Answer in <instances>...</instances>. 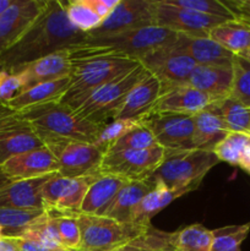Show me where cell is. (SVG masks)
<instances>
[{
    "instance_id": "cell-1",
    "label": "cell",
    "mask_w": 250,
    "mask_h": 251,
    "mask_svg": "<svg viewBox=\"0 0 250 251\" xmlns=\"http://www.w3.org/2000/svg\"><path fill=\"white\" fill-rule=\"evenodd\" d=\"M66 2L47 0L43 11L26 33L7 50L0 54L2 70L19 73L24 66L56 51L73 49L88 38L66 16Z\"/></svg>"
},
{
    "instance_id": "cell-2",
    "label": "cell",
    "mask_w": 250,
    "mask_h": 251,
    "mask_svg": "<svg viewBox=\"0 0 250 251\" xmlns=\"http://www.w3.org/2000/svg\"><path fill=\"white\" fill-rule=\"evenodd\" d=\"M70 87L60 102L74 110L100 86L130 73L141 64L129 56L105 53L82 44L70 49Z\"/></svg>"
},
{
    "instance_id": "cell-3",
    "label": "cell",
    "mask_w": 250,
    "mask_h": 251,
    "mask_svg": "<svg viewBox=\"0 0 250 251\" xmlns=\"http://www.w3.org/2000/svg\"><path fill=\"white\" fill-rule=\"evenodd\" d=\"M220 163L212 151L203 150H164L163 161L147 179L168 189H189L200 186L206 174Z\"/></svg>"
},
{
    "instance_id": "cell-4",
    "label": "cell",
    "mask_w": 250,
    "mask_h": 251,
    "mask_svg": "<svg viewBox=\"0 0 250 251\" xmlns=\"http://www.w3.org/2000/svg\"><path fill=\"white\" fill-rule=\"evenodd\" d=\"M31 124L36 132L96 144L102 126L82 119L77 113L61 102L37 105L17 113Z\"/></svg>"
},
{
    "instance_id": "cell-5",
    "label": "cell",
    "mask_w": 250,
    "mask_h": 251,
    "mask_svg": "<svg viewBox=\"0 0 250 251\" xmlns=\"http://www.w3.org/2000/svg\"><path fill=\"white\" fill-rule=\"evenodd\" d=\"M178 33L158 26L120 32L109 36L88 37L82 46L93 47L105 53L120 54L140 61L147 54L175 43Z\"/></svg>"
},
{
    "instance_id": "cell-6",
    "label": "cell",
    "mask_w": 250,
    "mask_h": 251,
    "mask_svg": "<svg viewBox=\"0 0 250 251\" xmlns=\"http://www.w3.org/2000/svg\"><path fill=\"white\" fill-rule=\"evenodd\" d=\"M147 73L149 71L140 64L130 73L124 74L97 88L80 107L76 108L75 112L82 119L104 126L108 123L115 120L130 91Z\"/></svg>"
},
{
    "instance_id": "cell-7",
    "label": "cell",
    "mask_w": 250,
    "mask_h": 251,
    "mask_svg": "<svg viewBox=\"0 0 250 251\" xmlns=\"http://www.w3.org/2000/svg\"><path fill=\"white\" fill-rule=\"evenodd\" d=\"M44 146L53 153L59 164L60 176L82 178L100 174L105 152L95 144L36 132Z\"/></svg>"
},
{
    "instance_id": "cell-8",
    "label": "cell",
    "mask_w": 250,
    "mask_h": 251,
    "mask_svg": "<svg viewBox=\"0 0 250 251\" xmlns=\"http://www.w3.org/2000/svg\"><path fill=\"white\" fill-rule=\"evenodd\" d=\"M81 232L78 251H113L146 232L134 223H120L105 216L77 215ZM151 227V226H150Z\"/></svg>"
},
{
    "instance_id": "cell-9",
    "label": "cell",
    "mask_w": 250,
    "mask_h": 251,
    "mask_svg": "<svg viewBox=\"0 0 250 251\" xmlns=\"http://www.w3.org/2000/svg\"><path fill=\"white\" fill-rule=\"evenodd\" d=\"M141 65L161 83V92L176 86L188 85L196 63L175 43L157 49L140 60Z\"/></svg>"
},
{
    "instance_id": "cell-10",
    "label": "cell",
    "mask_w": 250,
    "mask_h": 251,
    "mask_svg": "<svg viewBox=\"0 0 250 251\" xmlns=\"http://www.w3.org/2000/svg\"><path fill=\"white\" fill-rule=\"evenodd\" d=\"M95 176L66 178L55 173L42 189L44 211L47 213L77 216Z\"/></svg>"
},
{
    "instance_id": "cell-11",
    "label": "cell",
    "mask_w": 250,
    "mask_h": 251,
    "mask_svg": "<svg viewBox=\"0 0 250 251\" xmlns=\"http://www.w3.org/2000/svg\"><path fill=\"white\" fill-rule=\"evenodd\" d=\"M164 157V149L161 146L140 151H109L102 159L100 173L112 174L127 181L147 179Z\"/></svg>"
},
{
    "instance_id": "cell-12",
    "label": "cell",
    "mask_w": 250,
    "mask_h": 251,
    "mask_svg": "<svg viewBox=\"0 0 250 251\" xmlns=\"http://www.w3.org/2000/svg\"><path fill=\"white\" fill-rule=\"evenodd\" d=\"M150 26H156L153 0H119L109 16L88 37L109 36Z\"/></svg>"
},
{
    "instance_id": "cell-13",
    "label": "cell",
    "mask_w": 250,
    "mask_h": 251,
    "mask_svg": "<svg viewBox=\"0 0 250 251\" xmlns=\"http://www.w3.org/2000/svg\"><path fill=\"white\" fill-rule=\"evenodd\" d=\"M153 6L156 26L171 29L178 34L208 37V33L213 27L225 21H232L210 15L199 14L190 10L179 9L166 4L162 0H153Z\"/></svg>"
},
{
    "instance_id": "cell-14",
    "label": "cell",
    "mask_w": 250,
    "mask_h": 251,
    "mask_svg": "<svg viewBox=\"0 0 250 251\" xmlns=\"http://www.w3.org/2000/svg\"><path fill=\"white\" fill-rule=\"evenodd\" d=\"M140 123L152 132L162 149H194V115L151 114Z\"/></svg>"
},
{
    "instance_id": "cell-15",
    "label": "cell",
    "mask_w": 250,
    "mask_h": 251,
    "mask_svg": "<svg viewBox=\"0 0 250 251\" xmlns=\"http://www.w3.org/2000/svg\"><path fill=\"white\" fill-rule=\"evenodd\" d=\"M47 0H12L0 16V54L14 46L43 11Z\"/></svg>"
},
{
    "instance_id": "cell-16",
    "label": "cell",
    "mask_w": 250,
    "mask_h": 251,
    "mask_svg": "<svg viewBox=\"0 0 250 251\" xmlns=\"http://www.w3.org/2000/svg\"><path fill=\"white\" fill-rule=\"evenodd\" d=\"M0 168L10 180L19 181L58 173L59 164L53 153L43 146L7 159Z\"/></svg>"
},
{
    "instance_id": "cell-17",
    "label": "cell",
    "mask_w": 250,
    "mask_h": 251,
    "mask_svg": "<svg viewBox=\"0 0 250 251\" xmlns=\"http://www.w3.org/2000/svg\"><path fill=\"white\" fill-rule=\"evenodd\" d=\"M212 100L189 85L176 86L161 92L152 114L195 115L206 109Z\"/></svg>"
},
{
    "instance_id": "cell-18",
    "label": "cell",
    "mask_w": 250,
    "mask_h": 251,
    "mask_svg": "<svg viewBox=\"0 0 250 251\" xmlns=\"http://www.w3.org/2000/svg\"><path fill=\"white\" fill-rule=\"evenodd\" d=\"M43 146L31 124L16 114L6 125L0 127V166L12 157Z\"/></svg>"
},
{
    "instance_id": "cell-19",
    "label": "cell",
    "mask_w": 250,
    "mask_h": 251,
    "mask_svg": "<svg viewBox=\"0 0 250 251\" xmlns=\"http://www.w3.org/2000/svg\"><path fill=\"white\" fill-rule=\"evenodd\" d=\"M159 96L161 83L149 71L145 77L130 91L115 119L140 123L152 114Z\"/></svg>"
},
{
    "instance_id": "cell-20",
    "label": "cell",
    "mask_w": 250,
    "mask_h": 251,
    "mask_svg": "<svg viewBox=\"0 0 250 251\" xmlns=\"http://www.w3.org/2000/svg\"><path fill=\"white\" fill-rule=\"evenodd\" d=\"M54 174L7 184L0 189V207L11 210L44 211L42 189Z\"/></svg>"
},
{
    "instance_id": "cell-21",
    "label": "cell",
    "mask_w": 250,
    "mask_h": 251,
    "mask_svg": "<svg viewBox=\"0 0 250 251\" xmlns=\"http://www.w3.org/2000/svg\"><path fill=\"white\" fill-rule=\"evenodd\" d=\"M188 85L207 95L213 102L230 97L233 86L232 65H196Z\"/></svg>"
},
{
    "instance_id": "cell-22",
    "label": "cell",
    "mask_w": 250,
    "mask_h": 251,
    "mask_svg": "<svg viewBox=\"0 0 250 251\" xmlns=\"http://www.w3.org/2000/svg\"><path fill=\"white\" fill-rule=\"evenodd\" d=\"M19 73H21L22 77H24L25 90L39 85V83L55 81L70 76V49L56 51V53L49 54L44 58L38 59V60L24 66Z\"/></svg>"
},
{
    "instance_id": "cell-23",
    "label": "cell",
    "mask_w": 250,
    "mask_h": 251,
    "mask_svg": "<svg viewBox=\"0 0 250 251\" xmlns=\"http://www.w3.org/2000/svg\"><path fill=\"white\" fill-rule=\"evenodd\" d=\"M126 181L125 179L112 174H98L86 193L81 213L105 216L113 201L115 200V196Z\"/></svg>"
},
{
    "instance_id": "cell-24",
    "label": "cell",
    "mask_w": 250,
    "mask_h": 251,
    "mask_svg": "<svg viewBox=\"0 0 250 251\" xmlns=\"http://www.w3.org/2000/svg\"><path fill=\"white\" fill-rule=\"evenodd\" d=\"M175 44L193 58L196 65H232L235 56L208 37L178 34Z\"/></svg>"
},
{
    "instance_id": "cell-25",
    "label": "cell",
    "mask_w": 250,
    "mask_h": 251,
    "mask_svg": "<svg viewBox=\"0 0 250 251\" xmlns=\"http://www.w3.org/2000/svg\"><path fill=\"white\" fill-rule=\"evenodd\" d=\"M70 76H66L55 81L39 83V85L25 90L17 97L10 100L6 105L19 113L28 108L46 104V103L60 102L61 98L65 96L70 87Z\"/></svg>"
},
{
    "instance_id": "cell-26",
    "label": "cell",
    "mask_w": 250,
    "mask_h": 251,
    "mask_svg": "<svg viewBox=\"0 0 250 251\" xmlns=\"http://www.w3.org/2000/svg\"><path fill=\"white\" fill-rule=\"evenodd\" d=\"M154 186L156 184L150 179L126 181L115 196V200L105 213V217H109L120 223H132L131 218L135 208Z\"/></svg>"
},
{
    "instance_id": "cell-27",
    "label": "cell",
    "mask_w": 250,
    "mask_h": 251,
    "mask_svg": "<svg viewBox=\"0 0 250 251\" xmlns=\"http://www.w3.org/2000/svg\"><path fill=\"white\" fill-rule=\"evenodd\" d=\"M191 193L189 189H168L163 185L156 184L153 189L140 201L132 213L131 222L140 227H150L151 221L157 213L171 205L174 200Z\"/></svg>"
},
{
    "instance_id": "cell-28",
    "label": "cell",
    "mask_w": 250,
    "mask_h": 251,
    "mask_svg": "<svg viewBox=\"0 0 250 251\" xmlns=\"http://www.w3.org/2000/svg\"><path fill=\"white\" fill-rule=\"evenodd\" d=\"M229 132L225 122L207 108L194 115V149L213 152Z\"/></svg>"
},
{
    "instance_id": "cell-29",
    "label": "cell",
    "mask_w": 250,
    "mask_h": 251,
    "mask_svg": "<svg viewBox=\"0 0 250 251\" xmlns=\"http://www.w3.org/2000/svg\"><path fill=\"white\" fill-rule=\"evenodd\" d=\"M208 38L234 55H240L250 48V27L238 20L225 21L213 27L208 33Z\"/></svg>"
},
{
    "instance_id": "cell-30",
    "label": "cell",
    "mask_w": 250,
    "mask_h": 251,
    "mask_svg": "<svg viewBox=\"0 0 250 251\" xmlns=\"http://www.w3.org/2000/svg\"><path fill=\"white\" fill-rule=\"evenodd\" d=\"M207 109L212 110L227 125L230 132L250 135V108H247L232 97L211 103Z\"/></svg>"
},
{
    "instance_id": "cell-31",
    "label": "cell",
    "mask_w": 250,
    "mask_h": 251,
    "mask_svg": "<svg viewBox=\"0 0 250 251\" xmlns=\"http://www.w3.org/2000/svg\"><path fill=\"white\" fill-rule=\"evenodd\" d=\"M171 243L175 251H211L213 233L205 226L194 223L171 233Z\"/></svg>"
},
{
    "instance_id": "cell-32",
    "label": "cell",
    "mask_w": 250,
    "mask_h": 251,
    "mask_svg": "<svg viewBox=\"0 0 250 251\" xmlns=\"http://www.w3.org/2000/svg\"><path fill=\"white\" fill-rule=\"evenodd\" d=\"M44 212L43 210L25 211L0 207V234L19 237Z\"/></svg>"
},
{
    "instance_id": "cell-33",
    "label": "cell",
    "mask_w": 250,
    "mask_h": 251,
    "mask_svg": "<svg viewBox=\"0 0 250 251\" xmlns=\"http://www.w3.org/2000/svg\"><path fill=\"white\" fill-rule=\"evenodd\" d=\"M113 251H174L171 243V233L162 232L151 226L139 237Z\"/></svg>"
},
{
    "instance_id": "cell-34",
    "label": "cell",
    "mask_w": 250,
    "mask_h": 251,
    "mask_svg": "<svg viewBox=\"0 0 250 251\" xmlns=\"http://www.w3.org/2000/svg\"><path fill=\"white\" fill-rule=\"evenodd\" d=\"M66 16L74 27L87 34L102 24V19L96 14L88 0L66 2Z\"/></svg>"
},
{
    "instance_id": "cell-35",
    "label": "cell",
    "mask_w": 250,
    "mask_h": 251,
    "mask_svg": "<svg viewBox=\"0 0 250 251\" xmlns=\"http://www.w3.org/2000/svg\"><path fill=\"white\" fill-rule=\"evenodd\" d=\"M21 235L37 240L42 245H44L47 249L51 251L63 248L55 223L47 212H44V215H42L38 220L34 221ZM21 235H19V237H21Z\"/></svg>"
},
{
    "instance_id": "cell-36",
    "label": "cell",
    "mask_w": 250,
    "mask_h": 251,
    "mask_svg": "<svg viewBox=\"0 0 250 251\" xmlns=\"http://www.w3.org/2000/svg\"><path fill=\"white\" fill-rule=\"evenodd\" d=\"M250 145V135L240 132H229L222 142L213 150L220 162H227L233 166L239 167L244 151Z\"/></svg>"
},
{
    "instance_id": "cell-37",
    "label": "cell",
    "mask_w": 250,
    "mask_h": 251,
    "mask_svg": "<svg viewBox=\"0 0 250 251\" xmlns=\"http://www.w3.org/2000/svg\"><path fill=\"white\" fill-rule=\"evenodd\" d=\"M249 232L250 222L213 229V243L211 251H242L240 247L248 238Z\"/></svg>"
},
{
    "instance_id": "cell-38",
    "label": "cell",
    "mask_w": 250,
    "mask_h": 251,
    "mask_svg": "<svg viewBox=\"0 0 250 251\" xmlns=\"http://www.w3.org/2000/svg\"><path fill=\"white\" fill-rule=\"evenodd\" d=\"M233 86L230 97L250 108V61L235 55L232 63Z\"/></svg>"
},
{
    "instance_id": "cell-39",
    "label": "cell",
    "mask_w": 250,
    "mask_h": 251,
    "mask_svg": "<svg viewBox=\"0 0 250 251\" xmlns=\"http://www.w3.org/2000/svg\"><path fill=\"white\" fill-rule=\"evenodd\" d=\"M158 146L152 132L139 123L136 126L130 129L126 134L123 135L107 152L109 151H140V150L152 149Z\"/></svg>"
},
{
    "instance_id": "cell-40",
    "label": "cell",
    "mask_w": 250,
    "mask_h": 251,
    "mask_svg": "<svg viewBox=\"0 0 250 251\" xmlns=\"http://www.w3.org/2000/svg\"><path fill=\"white\" fill-rule=\"evenodd\" d=\"M179 9L190 10L199 14L210 15L225 20H237L233 12L220 0H162Z\"/></svg>"
},
{
    "instance_id": "cell-41",
    "label": "cell",
    "mask_w": 250,
    "mask_h": 251,
    "mask_svg": "<svg viewBox=\"0 0 250 251\" xmlns=\"http://www.w3.org/2000/svg\"><path fill=\"white\" fill-rule=\"evenodd\" d=\"M53 218L60 237L61 247L65 249L77 250L81 244V232L78 227L77 216L58 215V213H48Z\"/></svg>"
},
{
    "instance_id": "cell-42",
    "label": "cell",
    "mask_w": 250,
    "mask_h": 251,
    "mask_svg": "<svg viewBox=\"0 0 250 251\" xmlns=\"http://www.w3.org/2000/svg\"><path fill=\"white\" fill-rule=\"evenodd\" d=\"M139 123L131 122V120H120L115 119L113 122L108 123L104 126H102L100 129V135H98V139L96 141L95 145H97L100 149H102L103 151L107 152L120 137L124 134H126L130 129H132L134 126Z\"/></svg>"
},
{
    "instance_id": "cell-43",
    "label": "cell",
    "mask_w": 250,
    "mask_h": 251,
    "mask_svg": "<svg viewBox=\"0 0 250 251\" xmlns=\"http://www.w3.org/2000/svg\"><path fill=\"white\" fill-rule=\"evenodd\" d=\"M25 91V81L21 73L0 70V103L7 104L10 100Z\"/></svg>"
},
{
    "instance_id": "cell-44",
    "label": "cell",
    "mask_w": 250,
    "mask_h": 251,
    "mask_svg": "<svg viewBox=\"0 0 250 251\" xmlns=\"http://www.w3.org/2000/svg\"><path fill=\"white\" fill-rule=\"evenodd\" d=\"M237 20L250 19V0H223Z\"/></svg>"
},
{
    "instance_id": "cell-45",
    "label": "cell",
    "mask_w": 250,
    "mask_h": 251,
    "mask_svg": "<svg viewBox=\"0 0 250 251\" xmlns=\"http://www.w3.org/2000/svg\"><path fill=\"white\" fill-rule=\"evenodd\" d=\"M118 1H119V0H88L90 5L92 6V9L95 10L96 14L102 19V21L105 17L109 16V14L113 11V9L117 6Z\"/></svg>"
},
{
    "instance_id": "cell-46",
    "label": "cell",
    "mask_w": 250,
    "mask_h": 251,
    "mask_svg": "<svg viewBox=\"0 0 250 251\" xmlns=\"http://www.w3.org/2000/svg\"><path fill=\"white\" fill-rule=\"evenodd\" d=\"M16 239L17 242H19L21 251H51L47 249L44 245H42L41 243H38L37 240L32 239V238L21 235V237H16Z\"/></svg>"
},
{
    "instance_id": "cell-47",
    "label": "cell",
    "mask_w": 250,
    "mask_h": 251,
    "mask_svg": "<svg viewBox=\"0 0 250 251\" xmlns=\"http://www.w3.org/2000/svg\"><path fill=\"white\" fill-rule=\"evenodd\" d=\"M0 251H21L16 237L0 234Z\"/></svg>"
},
{
    "instance_id": "cell-48",
    "label": "cell",
    "mask_w": 250,
    "mask_h": 251,
    "mask_svg": "<svg viewBox=\"0 0 250 251\" xmlns=\"http://www.w3.org/2000/svg\"><path fill=\"white\" fill-rule=\"evenodd\" d=\"M16 114L17 113L15 110H12L10 107H7L6 104H1L0 103V127L6 125Z\"/></svg>"
},
{
    "instance_id": "cell-49",
    "label": "cell",
    "mask_w": 250,
    "mask_h": 251,
    "mask_svg": "<svg viewBox=\"0 0 250 251\" xmlns=\"http://www.w3.org/2000/svg\"><path fill=\"white\" fill-rule=\"evenodd\" d=\"M10 183H12V181L10 180L6 176H5L4 172H2L1 168H0V189H2L4 186H6L7 184H10Z\"/></svg>"
},
{
    "instance_id": "cell-50",
    "label": "cell",
    "mask_w": 250,
    "mask_h": 251,
    "mask_svg": "<svg viewBox=\"0 0 250 251\" xmlns=\"http://www.w3.org/2000/svg\"><path fill=\"white\" fill-rule=\"evenodd\" d=\"M12 4V0H0V16L5 12V10Z\"/></svg>"
},
{
    "instance_id": "cell-51",
    "label": "cell",
    "mask_w": 250,
    "mask_h": 251,
    "mask_svg": "<svg viewBox=\"0 0 250 251\" xmlns=\"http://www.w3.org/2000/svg\"><path fill=\"white\" fill-rule=\"evenodd\" d=\"M239 56H243V58H244V59H247L248 61H250V50H247V51H244V53H242V54H240Z\"/></svg>"
},
{
    "instance_id": "cell-52",
    "label": "cell",
    "mask_w": 250,
    "mask_h": 251,
    "mask_svg": "<svg viewBox=\"0 0 250 251\" xmlns=\"http://www.w3.org/2000/svg\"><path fill=\"white\" fill-rule=\"evenodd\" d=\"M238 21L243 22V24H245V25H247V26L250 27V19H247V20H238Z\"/></svg>"
},
{
    "instance_id": "cell-53",
    "label": "cell",
    "mask_w": 250,
    "mask_h": 251,
    "mask_svg": "<svg viewBox=\"0 0 250 251\" xmlns=\"http://www.w3.org/2000/svg\"><path fill=\"white\" fill-rule=\"evenodd\" d=\"M54 251H77V250H71V249H65V248H60V249L54 250Z\"/></svg>"
},
{
    "instance_id": "cell-54",
    "label": "cell",
    "mask_w": 250,
    "mask_h": 251,
    "mask_svg": "<svg viewBox=\"0 0 250 251\" xmlns=\"http://www.w3.org/2000/svg\"><path fill=\"white\" fill-rule=\"evenodd\" d=\"M0 70H2V68H1V64H0Z\"/></svg>"
},
{
    "instance_id": "cell-55",
    "label": "cell",
    "mask_w": 250,
    "mask_h": 251,
    "mask_svg": "<svg viewBox=\"0 0 250 251\" xmlns=\"http://www.w3.org/2000/svg\"><path fill=\"white\" fill-rule=\"evenodd\" d=\"M249 50H250V48H249Z\"/></svg>"
},
{
    "instance_id": "cell-56",
    "label": "cell",
    "mask_w": 250,
    "mask_h": 251,
    "mask_svg": "<svg viewBox=\"0 0 250 251\" xmlns=\"http://www.w3.org/2000/svg\"><path fill=\"white\" fill-rule=\"evenodd\" d=\"M174 251H175V250H174Z\"/></svg>"
}]
</instances>
